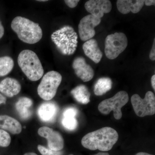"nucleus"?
I'll return each instance as SVG.
<instances>
[{
    "label": "nucleus",
    "mask_w": 155,
    "mask_h": 155,
    "mask_svg": "<svg viewBox=\"0 0 155 155\" xmlns=\"http://www.w3.org/2000/svg\"><path fill=\"white\" fill-rule=\"evenodd\" d=\"M129 97L125 91L118 92L114 97L102 101L99 104L98 109L101 114L107 115L114 111V118L119 120L122 118L121 109L128 102Z\"/></svg>",
    "instance_id": "nucleus-6"
},
{
    "label": "nucleus",
    "mask_w": 155,
    "mask_h": 155,
    "mask_svg": "<svg viewBox=\"0 0 155 155\" xmlns=\"http://www.w3.org/2000/svg\"><path fill=\"white\" fill-rule=\"evenodd\" d=\"M64 2L69 8H73L77 6L79 1V0H65Z\"/></svg>",
    "instance_id": "nucleus-25"
},
{
    "label": "nucleus",
    "mask_w": 155,
    "mask_h": 155,
    "mask_svg": "<svg viewBox=\"0 0 155 155\" xmlns=\"http://www.w3.org/2000/svg\"><path fill=\"white\" fill-rule=\"evenodd\" d=\"M131 102L135 114L140 117L152 116L155 114V97L152 92H147L143 99L137 94L131 97Z\"/></svg>",
    "instance_id": "nucleus-8"
},
{
    "label": "nucleus",
    "mask_w": 155,
    "mask_h": 155,
    "mask_svg": "<svg viewBox=\"0 0 155 155\" xmlns=\"http://www.w3.org/2000/svg\"><path fill=\"white\" fill-rule=\"evenodd\" d=\"M144 4H145L147 6L153 5L155 4V0H147V1H145Z\"/></svg>",
    "instance_id": "nucleus-28"
},
{
    "label": "nucleus",
    "mask_w": 155,
    "mask_h": 155,
    "mask_svg": "<svg viewBox=\"0 0 155 155\" xmlns=\"http://www.w3.org/2000/svg\"><path fill=\"white\" fill-rule=\"evenodd\" d=\"M112 80L107 77L101 78H99L95 84L94 91L96 96H102L109 91L112 87Z\"/></svg>",
    "instance_id": "nucleus-21"
},
{
    "label": "nucleus",
    "mask_w": 155,
    "mask_h": 155,
    "mask_svg": "<svg viewBox=\"0 0 155 155\" xmlns=\"http://www.w3.org/2000/svg\"><path fill=\"white\" fill-rule=\"evenodd\" d=\"M32 105V100L27 97H22L18 100L15 108L21 119L27 120L31 117L32 113L30 109Z\"/></svg>",
    "instance_id": "nucleus-19"
},
{
    "label": "nucleus",
    "mask_w": 155,
    "mask_h": 155,
    "mask_svg": "<svg viewBox=\"0 0 155 155\" xmlns=\"http://www.w3.org/2000/svg\"><path fill=\"white\" fill-rule=\"evenodd\" d=\"M101 19L91 14L87 15L81 19L78 24L79 36L82 41H87L92 38L95 35V27L99 25Z\"/></svg>",
    "instance_id": "nucleus-9"
},
{
    "label": "nucleus",
    "mask_w": 155,
    "mask_h": 155,
    "mask_svg": "<svg viewBox=\"0 0 155 155\" xmlns=\"http://www.w3.org/2000/svg\"><path fill=\"white\" fill-rule=\"evenodd\" d=\"M18 64L25 76L31 81L39 80L44 73L38 56L31 50H24L20 53Z\"/></svg>",
    "instance_id": "nucleus-4"
},
{
    "label": "nucleus",
    "mask_w": 155,
    "mask_h": 155,
    "mask_svg": "<svg viewBox=\"0 0 155 155\" xmlns=\"http://www.w3.org/2000/svg\"><path fill=\"white\" fill-rule=\"evenodd\" d=\"M93 155H109V154L107 153H99Z\"/></svg>",
    "instance_id": "nucleus-32"
},
{
    "label": "nucleus",
    "mask_w": 155,
    "mask_h": 155,
    "mask_svg": "<svg viewBox=\"0 0 155 155\" xmlns=\"http://www.w3.org/2000/svg\"><path fill=\"white\" fill-rule=\"evenodd\" d=\"M84 52L87 57L96 64H98L103 57V53L98 47L97 42L94 39L87 41L82 46Z\"/></svg>",
    "instance_id": "nucleus-16"
},
{
    "label": "nucleus",
    "mask_w": 155,
    "mask_h": 155,
    "mask_svg": "<svg viewBox=\"0 0 155 155\" xmlns=\"http://www.w3.org/2000/svg\"><path fill=\"white\" fill-rule=\"evenodd\" d=\"M11 142V137L9 134L5 130L0 129V147H8Z\"/></svg>",
    "instance_id": "nucleus-23"
},
{
    "label": "nucleus",
    "mask_w": 155,
    "mask_h": 155,
    "mask_svg": "<svg viewBox=\"0 0 155 155\" xmlns=\"http://www.w3.org/2000/svg\"><path fill=\"white\" fill-rule=\"evenodd\" d=\"M38 134L46 139L49 149L54 151H61L64 147V140L61 134L52 128L43 126L39 128Z\"/></svg>",
    "instance_id": "nucleus-10"
},
{
    "label": "nucleus",
    "mask_w": 155,
    "mask_h": 155,
    "mask_svg": "<svg viewBox=\"0 0 155 155\" xmlns=\"http://www.w3.org/2000/svg\"><path fill=\"white\" fill-rule=\"evenodd\" d=\"M87 11L91 15L101 19L104 14L110 12L112 4L109 0H90L84 5Z\"/></svg>",
    "instance_id": "nucleus-11"
},
{
    "label": "nucleus",
    "mask_w": 155,
    "mask_h": 155,
    "mask_svg": "<svg viewBox=\"0 0 155 155\" xmlns=\"http://www.w3.org/2000/svg\"><path fill=\"white\" fill-rule=\"evenodd\" d=\"M0 128L8 130L12 134H19L22 125L16 119L7 115H0Z\"/></svg>",
    "instance_id": "nucleus-18"
},
{
    "label": "nucleus",
    "mask_w": 155,
    "mask_h": 155,
    "mask_svg": "<svg viewBox=\"0 0 155 155\" xmlns=\"http://www.w3.org/2000/svg\"><path fill=\"white\" fill-rule=\"evenodd\" d=\"M150 58L152 61H154L155 60V39H154L153 43V47L151 50L150 54Z\"/></svg>",
    "instance_id": "nucleus-26"
},
{
    "label": "nucleus",
    "mask_w": 155,
    "mask_h": 155,
    "mask_svg": "<svg viewBox=\"0 0 155 155\" xmlns=\"http://www.w3.org/2000/svg\"><path fill=\"white\" fill-rule=\"evenodd\" d=\"M118 139L119 134L116 130L105 127L87 134L82 138L81 143L84 148L91 150L108 151L112 149Z\"/></svg>",
    "instance_id": "nucleus-1"
},
{
    "label": "nucleus",
    "mask_w": 155,
    "mask_h": 155,
    "mask_svg": "<svg viewBox=\"0 0 155 155\" xmlns=\"http://www.w3.org/2000/svg\"><path fill=\"white\" fill-rule=\"evenodd\" d=\"M144 2V0H118L116 5L118 11L122 14H127L130 12L136 14L142 8Z\"/></svg>",
    "instance_id": "nucleus-14"
},
{
    "label": "nucleus",
    "mask_w": 155,
    "mask_h": 155,
    "mask_svg": "<svg viewBox=\"0 0 155 155\" xmlns=\"http://www.w3.org/2000/svg\"><path fill=\"white\" fill-rule=\"evenodd\" d=\"M5 33V29L3 27L2 22L0 20V39L2 38Z\"/></svg>",
    "instance_id": "nucleus-27"
},
{
    "label": "nucleus",
    "mask_w": 155,
    "mask_h": 155,
    "mask_svg": "<svg viewBox=\"0 0 155 155\" xmlns=\"http://www.w3.org/2000/svg\"><path fill=\"white\" fill-rule=\"evenodd\" d=\"M135 155H153L150 154L148 153H147L144 152H140L137 153Z\"/></svg>",
    "instance_id": "nucleus-31"
},
{
    "label": "nucleus",
    "mask_w": 155,
    "mask_h": 155,
    "mask_svg": "<svg viewBox=\"0 0 155 155\" xmlns=\"http://www.w3.org/2000/svg\"><path fill=\"white\" fill-rule=\"evenodd\" d=\"M11 27L23 42L34 44L42 37V30L38 23L27 18L18 16L11 22Z\"/></svg>",
    "instance_id": "nucleus-2"
},
{
    "label": "nucleus",
    "mask_w": 155,
    "mask_h": 155,
    "mask_svg": "<svg viewBox=\"0 0 155 155\" xmlns=\"http://www.w3.org/2000/svg\"><path fill=\"white\" fill-rule=\"evenodd\" d=\"M71 94L75 100L80 104H87L90 101L91 94L84 85H79L72 90Z\"/></svg>",
    "instance_id": "nucleus-20"
},
{
    "label": "nucleus",
    "mask_w": 155,
    "mask_h": 155,
    "mask_svg": "<svg viewBox=\"0 0 155 155\" xmlns=\"http://www.w3.org/2000/svg\"><path fill=\"white\" fill-rule=\"evenodd\" d=\"M77 34L72 26L65 25L56 30L51 38L57 49L64 55H71L75 52L78 45Z\"/></svg>",
    "instance_id": "nucleus-3"
},
{
    "label": "nucleus",
    "mask_w": 155,
    "mask_h": 155,
    "mask_svg": "<svg viewBox=\"0 0 155 155\" xmlns=\"http://www.w3.org/2000/svg\"><path fill=\"white\" fill-rule=\"evenodd\" d=\"M78 114V110L74 107H69L65 109L63 113L62 124L66 129L69 130H75L78 123L75 117Z\"/></svg>",
    "instance_id": "nucleus-17"
},
{
    "label": "nucleus",
    "mask_w": 155,
    "mask_h": 155,
    "mask_svg": "<svg viewBox=\"0 0 155 155\" xmlns=\"http://www.w3.org/2000/svg\"><path fill=\"white\" fill-rule=\"evenodd\" d=\"M59 107L57 104L52 102L43 103L38 110L39 118L42 122L51 123L55 121Z\"/></svg>",
    "instance_id": "nucleus-13"
},
{
    "label": "nucleus",
    "mask_w": 155,
    "mask_h": 155,
    "mask_svg": "<svg viewBox=\"0 0 155 155\" xmlns=\"http://www.w3.org/2000/svg\"><path fill=\"white\" fill-rule=\"evenodd\" d=\"M14 67V61L11 57L5 56L0 58V76L8 75Z\"/></svg>",
    "instance_id": "nucleus-22"
},
{
    "label": "nucleus",
    "mask_w": 155,
    "mask_h": 155,
    "mask_svg": "<svg viewBox=\"0 0 155 155\" xmlns=\"http://www.w3.org/2000/svg\"><path fill=\"white\" fill-rule=\"evenodd\" d=\"M62 79V75L59 72L55 71L47 72L38 87V95L45 101L51 100L55 96Z\"/></svg>",
    "instance_id": "nucleus-5"
},
{
    "label": "nucleus",
    "mask_w": 155,
    "mask_h": 155,
    "mask_svg": "<svg viewBox=\"0 0 155 155\" xmlns=\"http://www.w3.org/2000/svg\"><path fill=\"white\" fill-rule=\"evenodd\" d=\"M38 1V2H47V1H46V0H41V1Z\"/></svg>",
    "instance_id": "nucleus-34"
},
{
    "label": "nucleus",
    "mask_w": 155,
    "mask_h": 155,
    "mask_svg": "<svg viewBox=\"0 0 155 155\" xmlns=\"http://www.w3.org/2000/svg\"><path fill=\"white\" fill-rule=\"evenodd\" d=\"M7 99L2 94L0 93V105L2 104H6Z\"/></svg>",
    "instance_id": "nucleus-29"
},
{
    "label": "nucleus",
    "mask_w": 155,
    "mask_h": 155,
    "mask_svg": "<svg viewBox=\"0 0 155 155\" xmlns=\"http://www.w3.org/2000/svg\"><path fill=\"white\" fill-rule=\"evenodd\" d=\"M21 89V84L14 78H7L0 82V92L9 97L17 95Z\"/></svg>",
    "instance_id": "nucleus-15"
},
{
    "label": "nucleus",
    "mask_w": 155,
    "mask_h": 155,
    "mask_svg": "<svg viewBox=\"0 0 155 155\" xmlns=\"http://www.w3.org/2000/svg\"><path fill=\"white\" fill-rule=\"evenodd\" d=\"M38 149L42 155H63V152L61 151H54L48 149L43 146L39 145Z\"/></svg>",
    "instance_id": "nucleus-24"
},
{
    "label": "nucleus",
    "mask_w": 155,
    "mask_h": 155,
    "mask_svg": "<svg viewBox=\"0 0 155 155\" xmlns=\"http://www.w3.org/2000/svg\"><path fill=\"white\" fill-rule=\"evenodd\" d=\"M127 37L122 32H116L108 35L105 41V53L110 60H114L123 52L127 48Z\"/></svg>",
    "instance_id": "nucleus-7"
},
{
    "label": "nucleus",
    "mask_w": 155,
    "mask_h": 155,
    "mask_svg": "<svg viewBox=\"0 0 155 155\" xmlns=\"http://www.w3.org/2000/svg\"><path fill=\"white\" fill-rule=\"evenodd\" d=\"M72 67L76 75L84 82L90 81L94 76L93 69L87 64L83 57L75 58L72 63Z\"/></svg>",
    "instance_id": "nucleus-12"
},
{
    "label": "nucleus",
    "mask_w": 155,
    "mask_h": 155,
    "mask_svg": "<svg viewBox=\"0 0 155 155\" xmlns=\"http://www.w3.org/2000/svg\"><path fill=\"white\" fill-rule=\"evenodd\" d=\"M24 155H38L37 154L34 153L30 152L27 153H25Z\"/></svg>",
    "instance_id": "nucleus-33"
},
{
    "label": "nucleus",
    "mask_w": 155,
    "mask_h": 155,
    "mask_svg": "<svg viewBox=\"0 0 155 155\" xmlns=\"http://www.w3.org/2000/svg\"><path fill=\"white\" fill-rule=\"evenodd\" d=\"M72 155V154H70V155Z\"/></svg>",
    "instance_id": "nucleus-35"
},
{
    "label": "nucleus",
    "mask_w": 155,
    "mask_h": 155,
    "mask_svg": "<svg viewBox=\"0 0 155 155\" xmlns=\"http://www.w3.org/2000/svg\"><path fill=\"white\" fill-rule=\"evenodd\" d=\"M152 86L154 90L155 91V75H153L151 79Z\"/></svg>",
    "instance_id": "nucleus-30"
}]
</instances>
